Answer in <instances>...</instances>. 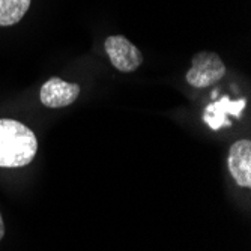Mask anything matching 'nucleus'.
<instances>
[{"mask_svg": "<svg viewBox=\"0 0 251 251\" xmlns=\"http://www.w3.org/2000/svg\"><path fill=\"white\" fill-rule=\"evenodd\" d=\"M224 75L226 65L221 57L212 51H200L194 54L185 78L187 83L196 89H206L218 83Z\"/></svg>", "mask_w": 251, "mask_h": 251, "instance_id": "nucleus-2", "label": "nucleus"}, {"mask_svg": "<svg viewBox=\"0 0 251 251\" xmlns=\"http://www.w3.org/2000/svg\"><path fill=\"white\" fill-rule=\"evenodd\" d=\"M227 166L239 187H251V142L247 139L235 142L229 149Z\"/></svg>", "mask_w": 251, "mask_h": 251, "instance_id": "nucleus-5", "label": "nucleus"}, {"mask_svg": "<svg viewBox=\"0 0 251 251\" xmlns=\"http://www.w3.org/2000/svg\"><path fill=\"white\" fill-rule=\"evenodd\" d=\"M32 0H0V26H14L26 15Z\"/></svg>", "mask_w": 251, "mask_h": 251, "instance_id": "nucleus-6", "label": "nucleus"}, {"mask_svg": "<svg viewBox=\"0 0 251 251\" xmlns=\"http://www.w3.org/2000/svg\"><path fill=\"white\" fill-rule=\"evenodd\" d=\"M3 236H5V223H3L2 214H0V241L3 239Z\"/></svg>", "mask_w": 251, "mask_h": 251, "instance_id": "nucleus-7", "label": "nucleus"}, {"mask_svg": "<svg viewBox=\"0 0 251 251\" xmlns=\"http://www.w3.org/2000/svg\"><path fill=\"white\" fill-rule=\"evenodd\" d=\"M80 86L77 83H68L59 77H51L41 87V102L49 108H62L71 105L80 95Z\"/></svg>", "mask_w": 251, "mask_h": 251, "instance_id": "nucleus-4", "label": "nucleus"}, {"mask_svg": "<svg viewBox=\"0 0 251 251\" xmlns=\"http://www.w3.org/2000/svg\"><path fill=\"white\" fill-rule=\"evenodd\" d=\"M38 152L35 132L14 119H0V167H25Z\"/></svg>", "mask_w": 251, "mask_h": 251, "instance_id": "nucleus-1", "label": "nucleus"}, {"mask_svg": "<svg viewBox=\"0 0 251 251\" xmlns=\"http://www.w3.org/2000/svg\"><path fill=\"white\" fill-rule=\"evenodd\" d=\"M104 49L111 65L121 73H132L143 63L142 51L122 35L108 36Z\"/></svg>", "mask_w": 251, "mask_h": 251, "instance_id": "nucleus-3", "label": "nucleus"}]
</instances>
